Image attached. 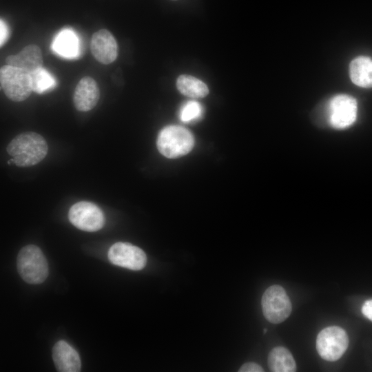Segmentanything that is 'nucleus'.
<instances>
[{
    "instance_id": "1",
    "label": "nucleus",
    "mask_w": 372,
    "mask_h": 372,
    "mask_svg": "<svg viewBox=\"0 0 372 372\" xmlns=\"http://www.w3.org/2000/svg\"><path fill=\"white\" fill-rule=\"evenodd\" d=\"M48 144L40 134L33 132L16 136L8 144L7 152L19 167H30L41 162L47 155Z\"/></svg>"
},
{
    "instance_id": "2",
    "label": "nucleus",
    "mask_w": 372,
    "mask_h": 372,
    "mask_svg": "<svg viewBox=\"0 0 372 372\" xmlns=\"http://www.w3.org/2000/svg\"><path fill=\"white\" fill-rule=\"evenodd\" d=\"M156 145L165 157L176 158L188 154L194 145L192 132L180 125H168L159 132Z\"/></svg>"
},
{
    "instance_id": "3",
    "label": "nucleus",
    "mask_w": 372,
    "mask_h": 372,
    "mask_svg": "<svg viewBox=\"0 0 372 372\" xmlns=\"http://www.w3.org/2000/svg\"><path fill=\"white\" fill-rule=\"evenodd\" d=\"M18 272L21 278L29 284H40L48 275L46 258L40 248L34 245L23 247L17 260Z\"/></svg>"
},
{
    "instance_id": "4",
    "label": "nucleus",
    "mask_w": 372,
    "mask_h": 372,
    "mask_svg": "<svg viewBox=\"0 0 372 372\" xmlns=\"http://www.w3.org/2000/svg\"><path fill=\"white\" fill-rule=\"evenodd\" d=\"M0 83L6 96L14 102L25 101L33 92L30 73L9 65L0 69Z\"/></svg>"
},
{
    "instance_id": "5",
    "label": "nucleus",
    "mask_w": 372,
    "mask_h": 372,
    "mask_svg": "<svg viewBox=\"0 0 372 372\" xmlns=\"http://www.w3.org/2000/svg\"><path fill=\"white\" fill-rule=\"evenodd\" d=\"M262 310L270 322L278 324L285 320L291 312V303L285 290L280 285L268 287L262 297Z\"/></svg>"
},
{
    "instance_id": "6",
    "label": "nucleus",
    "mask_w": 372,
    "mask_h": 372,
    "mask_svg": "<svg viewBox=\"0 0 372 372\" xmlns=\"http://www.w3.org/2000/svg\"><path fill=\"white\" fill-rule=\"evenodd\" d=\"M349 338L340 327L331 326L322 329L316 339V349L322 358L333 362L340 358L347 349Z\"/></svg>"
},
{
    "instance_id": "7",
    "label": "nucleus",
    "mask_w": 372,
    "mask_h": 372,
    "mask_svg": "<svg viewBox=\"0 0 372 372\" xmlns=\"http://www.w3.org/2000/svg\"><path fill=\"white\" fill-rule=\"evenodd\" d=\"M68 218L74 227L85 231H96L102 229L105 224L103 211L89 201L74 204L69 210Z\"/></svg>"
},
{
    "instance_id": "8",
    "label": "nucleus",
    "mask_w": 372,
    "mask_h": 372,
    "mask_svg": "<svg viewBox=\"0 0 372 372\" xmlns=\"http://www.w3.org/2000/svg\"><path fill=\"white\" fill-rule=\"evenodd\" d=\"M358 104L355 98L347 94L333 96L328 105V121L338 130L349 127L357 118Z\"/></svg>"
},
{
    "instance_id": "9",
    "label": "nucleus",
    "mask_w": 372,
    "mask_h": 372,
    "mask_svg": "<svg viewBox=\"0 0 372 372\" xmlns=\"http://www.w3.org/2000/svg\"><path fill=\"white\" fill-rule=\"evenodd\" d=\"M109 260L115 265L131 270H141L147 262L145 253L139 247L129 242H118L108 251Z\"/></svg>"
},
{
    "instance_id": "10",
    "label": "nucleus",
    "mask_w": 372,
    "mask_h": 372,
    "mask_svg": "<svg viewBox=\"0 0 372 372\" xmlns=\"http://www.w3.org/2000/svg\"><path fill=\"white\" fill-rule=\"evenodd\" d=\"M91 52L94 59L101 63L110 64L118 56V45L112 33L101 29L92 34L90 43Z\"/></svg>"
},
{
    "instance_id": "11",
    "label": "nucleus",
    "mask_w": 372,
    "mask_h": 372,
    "mask_svg": "<svg viewBox=\"0 0 372 372\" xmlns=\"http://www.w3.org/2000/svg\"><path fill=\"white\" fill-rule=\"evenodd\" d=\"M99 98L100 90L93 78L84 76L78 82L73 95L74 105L77 110H91L96 105Z\"/></svg>"
},
{
    "instance_id": "12",
    "label": "nucleus",
    "mask_w": 372,
    "mask_h": 372,
    "mask_svg": "<svg viewBox=\"0 0 372 372\" xmlns=\"http://www.w3.org/2000/svg\"><path fill=\"white\" fill-rule=\"evenodd\" d=\"M52 359L58 371L78 372L81 370V360L77 351L63 340L54 345Z\"/></svg>"
},
{
    "instance_id": "13",
    "label": "nucleus",
    "mask_w": 372,
    "mask_h": 372,
    "mask_svg": "<svg viewBox=\"0 0 372 372\" xmlns=\"http://www.w3.org/2000/svg\"><path fill=\"white\" fill-rule=\"evenodd\" d=\"M6 63L31 73L42 67V52L38 45L30 44L17 54L8 56Z\"/></svg>"
},
{
    "instance_id": "14",
    "label": "nucleus",
    "mask_w": 372,
    "mask_h": 372,
    "mask_svg": "<svg viewBox=\"0 0 372 372\" xmlns=\"http://www.w3.org/2000/svg\"><path fill=\"white\" fill-rule=\"evenodd\" d=\"M52 49L61 57L75 59L80 54L79 37L72 30L63 29L54 38Z\"/></svg>"
},
{
    "instance_id": "15",
    "label": "nucleus",
    "mask_w": 372,
    "mask_h": 372,
    "mask_svg": "<svg viewBox=\"0 0 372 372\" xmlns=\"http://www.w3.org/2000/svg\"><path fill=\"white\" fill-rule=\"evenodd\" d=\"M351 81L362 87H372V59L360 56L351 61L349 65Z\"/></svg>"
},
{
    "instance_id": "16",
    "label": "nucleus",
    "mask_w": 372,
    "mask_h": 372,
    "mask_svg": "<svg viewBox=\"0 0 372 372\" xmlns=\"http://www.w3.org/2000/svg\"><path fill=\"white\" fill-rule=\"evenodd\" d=\"M268 366L273 372H294L296 362L290 351L283 347L271 349L268 355Z\"/></svg>"
},
{
    "instance_id": "17",
    "label": "nucleus",
    "mask_w": 372,
    "mask_h": 372,
    "mask_svg": "<svg viewBox=\"0 0 372 372\" xmlns=\"http://www.w3.org/2000/svg\"><path fill=\"white\" fill-rule=\"evenodd\" d=\"M176 87L182 94L192 98H203L209 94L208 87L204 82L187 74L178 77Z\"/></svg>"
},
{
    "instance_id": "18",
    "label": "nucleus",
    "mask_w": 372,
    "mask_h": 372,
    "mask_svg": "<svg viewBox=\"0 0 372 372\" xmlns=\"http://www.w3.org/2000/svg\"><path fill=\"white\" fill-rule=\"evenodd\" d=\"M30 74L32 91L36 93L43 94L56 86V83L53 76L43 67Z\"/></svg>"
},
{
    "instance_id": "19",
    "label": "nucleus",
    "mask_w": 372,
    "mask_h": 372,
    "mask_svg": "<svg viewBox=\"0 0 372 372\" xmlns=\"http://www.w3.org/2000/svg\"><path fill=\"white\" fill-rule=\"evenodd\" d=\"M203 107L197 101H189L183 105L180 110V118L184 123H189L199 119L203 114Z\"/></svg>"
},
{
    "instance_id": "20",
    "label": "nucleus",
    "mask_w": 372,
    "mask_h": 372,
    "mask_svg": "<svg viewBox=\"0 0 372 372\" xmlns=\"http://www.w3.org/2000/svg\"><path fill=\"white\" fill-rule=\"evenodd\" d=\"M239 372H262L263 369L255 362L245 363L238 370Z\"/></svg>"
},
{
    "instance_id": "21",
    "label": "nucleus",
    "mask_w": 372,
    "mask_h": 372,
    "mask_svg": "<svg viewBox=\"0 0 372 372\" xmlns=\"http://www.w3.org/2000/svg\"><path fill=\"white\" fill-rule=\"evenodd\" d=\"M9 30L7 24L3 19L0 20V45L2 46L8 40Z\"/></svg>"
},
{
    "instance_id": "22",
    "label": "nucleus",
    "mask_w": 372,
    "mask_h": 372,
    "mask_svg": "<svg viewBox=\"0 0 372 372\" xmlns=\"http://www.w3.org/2000/svg\"><path fill=\"white\" fill-rule=\"evenodd\" d=\"M363 315L372 321V299L366 300L362 308Z\"/></svg>"
},
{
    "instance_id": "23",
    "label": "nucleus",
    "mask_w": 372,
    "mask_h": 372,
    "mask_svg": "<svg viewBox=\"0 0 372 372\" xmlns=\"http://www.w3.org/2000/svg\"><path fill=\"white\" fill-rule=\"evenodd\" d=\"M267 332V329H264V333H265Z\"/></svg>"
},
{
    "instance_id": "24",
    "label": "nucleus",
    "mask_w": 372,
    "mask_h": 372,
    "mask_svg": "<svg viewBox=\"0 0 372 372\" xmlns=\"http://www.w3.org/2000/svg\"><path fill=\"white\" fill-rule=\"evenodd\" d=\"M172 1H177V0H172Z\"/></svg>"
}]
</instances>
